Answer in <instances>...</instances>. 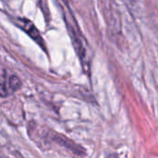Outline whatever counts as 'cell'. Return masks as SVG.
<instances>
[{"label":"cell","mask_w":158,"mask_h":158,"mask_svg":"<svg viewBox=\"0 0 158 158\" xmlns=\"http://www.w3.org/2000/svg\"><path fill=\"white\" fill-rule=\"evenodd\" d=\"M21 86L20 80L15 76L12 75L8 77V79H5L4 71L2 73V83H1V95L2 97H6L10 93L15 92Z\"/></svg>","instance_id":"obj_1"},{"label":"cell","mask_w":158,"mask_h":158,"mask_svg":"<svg viewBox=\"0 0 158 158\" xmlns=\"http://www.w3.org/2000/svg\"><path fill=\"white\" fill-rule=\"evenodd\" d=\"M17 24L25 31L27 32L35 42H37L41 46H44V40L40 34V32L38 31V30L35 28V26L33 25V23L28 19H19L17 20Z\"/></svg>","instance_id":"obj_2"}]
</instances>
